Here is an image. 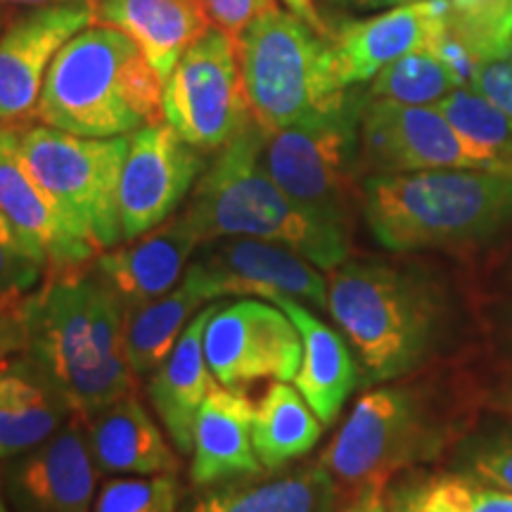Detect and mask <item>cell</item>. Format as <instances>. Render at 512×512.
I'll use <instances>...</instances> for the list:
<instances>
[{
    "label": "cell",
    "mask_w": 512,
    "mask_h": 512,
    "mask_svg": "<svg viewBox=\"0 0 512 512\" xmlns=\"http://www.w3.org/2000/svg\"><path fill=\"white\" fill-rule=\"evenodd\" d=\"M328 311L354 347L366 387L430 366L458 335L451 292L420 266L347 259L328 275Z\"/></svg>",
    "instance_id": "cell-1"
},
{
    "label": "cell",
    "mask_w": 512,
    "mask_h": 512,
    "mask_svg": "<svg viewBox=\"0 0 512 512\" xmlns=\"http://www.w3.org/2000/svg\"><path fill=\"white\" fill-rule=\"evenodd\" d=\"M22 320V354L60 389L76 418L136 392L126 316L93 271H53L22 302Z\"/></svg>",
    "instance_id": "cell-2"
},
{
    "label": "cell",
    "mask_w": 512,
    "mask_h": 512,
    "mask_svg": "<svg viewBox=\"0 0 512 512\" xmlns=\"http://www.w3.org/2000/svg\"><path fill=\"white\" fill-rule=\"evenodd\" d=\"M264 131L252 124L233 143L221 147L197 178L185 214L202 235L256 238L302 254L320 271H332L349 259V230L330 226L299 207L268 176Z\"/></svg>",
    "instance_id": "cell-3"
},
{
    "label": "cell",
    "mask_w": 512,
    "mask_h": 512,
    "mask_svg": "<svg viewBox=\"0 0 512 512\" xmlns=\"http://www.w3.org/2000/svg\"><path fill=\"white\" fill-rule=\"evenodd\" d=\"M164 81L124 31L93 24L50 64L36 119L83 138L131 136L164 121Z\"/></svg>",
    "instance_id": "cell-4"
},
{
    "label": "cell",
    "mask_w": 512,
    "mask_h": 512,
    "mask_svg": "<svg viewBox=\"0 0 512 512\" xmlns=\"http://www.w3.org/2000/svg\"><path fill=\"white\" fill-rule=\"evenodd\" d=\"M361 209L392 252L479 245L512 226V176L484 169L366 176Z\"/></svg>",
    "instance_id": "cell-5"
},
{
    "label": "cell",
    "mask_w": 512,
    "mask_h": 512,
    "mask_svg": "<svg viewBox=\"0 0 512 512\" xmlns=\"http://www.w3.org/2000/svg\"><path fill=\"white\" fill-rule=\"evenodd\" d=\"M453 403L422 384L368 389L320 456L337 486L361 491L387 484L396 472L430 463L456 437Z\"/></svg>",
    "instance_id": "cell-6"
},
{
    "label": "cell",
    "mask_w": 512,
    "mask_h": 512,
    "mask_svg": "<svg viewBox=\"0 0 512 512\" xmlns=\"http://www.w3.org/2000/svg\"><path fill=\"white\" fill-rule=\"evenodd\" d=\"M240 62L254 124L264 133L325 117L349 102L330 41L294 12L275 8L240 38Z\"/></svg>",
    "instance_id": "cell-7"
},
{
    "label": "cell",
    "mask_w": 512,
    "mask_h": 512,
    "mask_svg": "<svg viewBox=\"0 0 512 512\" xmlns=\"http://www.w3.org/2000/svg\"><path fill=\"white\" fill-rule=\"evenodd\" d=\"M366 98H349L325 117L264 133L268 176L299 207L330 226L351 230V209L361 202V112Z\"/></svg>",
    "instance_id": "cell-8"
},
{
    "label": "cell",
    "mask_w": 512,
    "mask_h": 512,
    "mask_svg": "<svg viewBox=\"0 0 512 512\" xmlns=\"http://www.w3.org/2000/svg\"><path fill=\"white\" fill-rule=\"evenodd\" d=\"M17 147L36 181L100 254L124 240L119 185L128 136L83 138L46 124H22Z\"/></svg>",
    "instance_id": "cell-9"
},
{
    "label": "cell",
    "mask_w": 512,
    "mask_h": 512,
    "mask_svg": "<svg viewBox=\"0 0 512 512\" xmlns=\"http://www.w3.org/2000/svg\"><path fill=\"white\" fill-rule=\"evenodd\" d=\"M164 121L200 152H219L254 124L240 43L211 27L185 53L162 91Z\"/></svg>",
    "instance_id": "cell-10"
},
{
    "label": "cell",
    "mask_w": 512,
    "mask_h": 512,
    "mask_svg": "<svg viewBox=\"0 0 512 512\" xmlns=\"http://www.w3.org/2000/svg\"><path fill=\"white\" fill-rule=\"evenodd\" d=\"M204 302L223 297H292L328 311V278L302 254L256 238L202 242L185 268Z\"/></svg>",
    "instance_id": "cell-11"
},
{
    "label": "cell",
    "mask_w": 512,
    "mask_h": 512,
    "mask_svg": "<svg viewBox=\"0 0 512 512\" xmlns=\"http://www.w3.org/2000/svg\"><path fill=\"white\" fill-rule=\"evenodd\" d=\"M204 356L221 387L290 382L302 363V335L278 304L240 299L221 304L209 318Z\"/></svg>",
    "instance_id": "cell-12"
},
{
    "label": "cell",
    "mask_w": 512,
    "mask_h": 512,
    "mask_svg": "<svg viewBox=\"0 0 512 512\" xmlns=\"http://www.w3.org/2000/svg\"><path fill=\"white\" fill-rule=\"evenodd\" d=\"M204 169V152L185 143L166 121L131 133L119 185L121 238L136 240L171 219Z\"/></svg>",
    "instance_id": "cell-13"
},
{
    "label": "cell",
    "mask_w": 512,
    "mask_h": 512,
    "mask_svg": "<svg viewBox=\"0 0 512 512\" xmlns=\"http://www.w3.org/2000/svg\"><path fill=\"white\" fill-rule=\"evenodd\" d=\"M361 169L366 176L430 169H482L477 152L460 138L439 107L363 102Z\"/></svg>",
    "instance_id": "cell-14"
},
{
    "label": "cell",
    "mask_w": 512,
    "mask_h": 512,
    "mask_svg": "<svg viewBox=\"0 0 512 512\" xmlns=\"http://www.w3.org/2000/svg\"><path fill=\"white\" fill-rule=\"evenodd\" d=\"M98 0L43 5L10 19L0 34V124L36 119L38 98L55 55L79 31L95 24Z\"/></svg>",
    "instance_id": "cell-15"
},
{
    "label": "cell",
    "mask_w": 512,
    "mask_h": 512,
    "mask_svg": "<svg viewBox=\"0 0 512 512\" xmlns=\"http://www.w3.org/2000/svg\"><path fill=\"white\" fill-rule=\"evenodd\" d=\"M100 470L86 425L69 420L41 446L5 460V496L15 512H93Z\"/></svg>",
    "instance_id": "cell-16"
},
{
    "label": "cell",
    "mask_w": 512,
    "mask_h": 512,
    "mask_svg": "<svg viewBox=\"0 0 512 512\" xmlns=\"http://www.w3.org/2000/svg\"><path fill=\"white\" fill-rule=\"evenodd\" d=\"M0 214L50 271L93 264L100 249L69 221L19 155L17 126L0 124Z\"/></svg>",
    "instance_id": "cell-17"
},
{
    "label": "cell",
    "mask_w": 512,
    "mask_h": 512,
    "mask_svg": "<svg viewBox=\"0 0 512 512\" xmlns=\"http://www.w3.org/2000/svg\"><path fill=\"white\" fill-rule=\"evenodd\" d=\"M202 242V235L183 211L150 233L128 240V245L98 254L91 271L128 316L174 290Z\"/></svg>",
    "instance_id": "cell-18"
},
{
    "label": "cell",
    "mask_w": 512,
    "mask_h": 512,
    "mask_svg": "<svg viewBox=\"0 0 512 512\" xmlns=\"http://www.w3.org/2000/svg\"><path fill=\"white\" fill-rule=\"evenodd\" d=\"M448 24L446 0H415L330 34L332 62L344 88L373 81L399 57L430 50Z\"/></svg>",
    "instance_id": "cell-19"
},
{
    "label": "cell",
    "mask_w": 512,
    "mask_h": 512,
    "mask_svg": "<svg viewBox=\"0 0 512 512\" xmlns=\"http://www.w3.org/2000/svg\"><path fill=\"white\" fill-rule=\"evenodd\" d=\"M256 406L238 389L216 387L202 403L192 434L190 479L209 489L235 479L261 477L252 441Z\"/></svg>",
    "instance_id": "cell-20"
},
{
    "label": "cell",
    "mask_w": 512,
    "mask_h": 512,
    "mask_svg": "<svg viewBox=\"0 0 512 512\" xmlns=\"http://www.w3.org/2000/svg\"><path fill=\"white\" fill-rule=\"evenodd\" d=\"M95 24H107L131 36L162 81L214 27L207 0H98Z\"/></svg>",
    "instance_id": "cell-21"
},
{
    "label": "cell",
    "mask_w": 512,
    "mask_h": 512,
    "mask_svg": "<svg viewBox=\"0 0 512 512\" xmlns=\"http://www.w3.org/2000/svg\"><path fill=\"white\" fill-rule=\"evenodd\" d=\"M216 309L219 304H209L192 316L188 328L178 337L174 351L152 373L147 384L152 406L174 441L178 456L192 453L197 413L207 396L219 387L204 356V330Z\"/></svg>",
    "instance_id": "cell-22"
},
{
    "label": "cell",
    "mask_w": 512,
    "mask_h": 512,
    "mask_svg": "<svg viewBox=\"0 0 512 512\" xmlns=\"http://www.w3.org/2000/svg\"><path fill=\"white\" fill-rule=\"evenodd\" d=\"M100 475H176L178 456L136 392L83 420Z\"/></svg>",
    "instance_id": "cell-23"
},
{
    "label": "cell",
    "mask_w": 512,
    "mask_h": 512,
    "mask_svg": "<svg viewBox=\"0 0 512 512\" xmlns=\"http://www.w3.org/2000/svg\"><path fill=\"white\" fill-rule=\"evenodd\" d=\"M302 335V363L294 384L325 427L337 420L344 403L361 382L358 361L351 354L347 337L313 316L302 302L292 297H275Z\"/></svg>",
    "instance_id": "cell-24"
},
{
    "label": "cell",
    "mask_w": 512,
    "mask_h": 512,
    "mask_svg": "<svg viewBox=\"0 0 512 512\" xmlns=\"http://www.w3.org/2000/svg\"><path fill=\"white\" fill-rule=\"evenodd\" d=\"M74 418L60 389L27 356L0 363V460L41 446Z\"/></svg>",
    "instance_id": "cell-25"
},
{
    "label": "cell",
    "mask_w": 512,
    "mask_h": 512,
    "mask_svg": "<svg viewBox=\"0 0 512 512\" xmlns=\"http://www.w3.org/2000/svg\"><path fill=\"white\" fill-rule=\"evenodd\" d=\"M339 486L323 465L275 479L209 486L183 512H337Z\"/></svg>",
    "instance_id": "cell-26"
},
{
    "label": "cell",
    "mask_w": 512,
    "mask_h": 512,
    "mask_svg": "<svg viewBox=\"0 0 512 512\" xmlns=\"http://www.w3.org/2000/svg\"><path fill=\"white\" fill-rule=\"evenodd\" d=\"M323 427L299 389L287 382H273L254 411L256 458L266 472L283 470L318 444Z\"/></svg>",
    "instance_id": "cell-27"
},
{
    "label": "cell",
    "mask_w": 512,
    "mask_h": 512,
    "mask_svg": "<svg viewBox=\"0 0 512 512\" xmlns=\"http://www.w3.org/2000/svg\"><path fill=\"white\" fill-rule=\"evenodd\" d=\"M204 299L188 278L155 302L126 316V349L133 373L152 375L176 347L188 328V318L200 311Z\"/></svg>",
    "instance_id": "cell-28"
},
{
    "label": "cell",
    "mask_w": 512,
    "mask_h": 512,
    "mask_svg": "<svg viewBox=\"0 0 512 512\" xmlns=\"http://www.w3.org/2000/svg\"><path fill=\"white\" fill-rule=\"evenodd\" d=\"M439 112L451 121L472 150L477 152L484 171L512 176V119L472 91L456 88L439 102Z\"/></svg>",
    "instance_id": "cell-29"
},
{
    "label": "cell",
    "mask_w": 512,
    "mask_h": 512,
    "mask_svg": "<svg viewBox=\"0 0 512 512\" xmlns=\"http://www.w3.org/2000/svg\"><path fill=\"white\" fill-rule=\"evenodd\" d=\"M458 88L453 74L432 50H415L380 69L370 83L368 100H387L399 105L437 107Z\"/></svg>",
    "instance_id": "cell-30"
},
{
    "label": "cell",
    "mask_w": 512,
    "mask_h": 512,
    "mask_svg": "<svg viewBox=\"0 0 512 512\" xmlns=\"http://www.w3.org/2000/svg\"><path fill=\"white\" fill-rule=\"evenodd\" d=\"M448 27L482 57L512 48V0H446Z\"/></svg>",
    "instance_id": "cell-31"
},
{
    "label": "cell",
    "mask_w": 512,
    "mask_h": 512,
    "mask_svg": "<svg viewBox=\"0 0 512 512\" xmlns=\"http://www.w3.org/2000/svg\"><path fill=\"white\" fill-rule=\"evenodd\" d=\"M181 484L176 475H131L102 484L93 512H178Z\"/></svg>",
    "instance_id": "cell-32"
},
{
    "label": "cell",
    "mask_w": 512,
    "mask_h": 512,
    "mask_svg": "<svg viewBox=\"0 0 512 512\" xmlns=\"http://www.w3.org/2000/svg\"><path fill=\"white\" fill-rule=\"evenodd\" d=\"M456 467L472 482L512 494V430L498 427L458 441Z\"/></svg>",
    "instance_id": "cell-33"
},
{
    "label": "cell",
    "mask_w": 512,
    "mask_h": 512,
    "mask_svg": "<svg viewBox=\"0 0 512 512\" xmlns=\"http://www.w3.org/2000/svg\"><path fill=\"white\" fill-rule=\"evenodd\" d=\"M48 264L0 214V304H22L43 280Z\"/></svg>",
    "instance_id": "cell-34"
},
{
    "label": "cell",
    "mask_w": 512,
    "mask_h": 512,
    "mask_svg": "<svg viewBox=\"0 0 512 512\" xmlns=\"http://www.w3.org/2000/svg\"><path fill=\"white\" fill-rule=\"evenodd\" d=\"M475 482L463 475L434 477L430 482L408 489L394 501L392 512H467Z\"/></svg>",
    "instance_id": "cell-35"
},
{
    "label": "cell",
    "mask_w": 512,
    "mask_h": 512,
    "mask_svg": "<svg viewBox=\"0 0 512 512\" xmlns=\"http://www.w3.org/2000/svg\"><path fill=\"white\" fill-rule=\"evenodd\" d=\"M472 91L512 119V48L501 55L484 57L472 81Z\"/></svg>",
    "instance_id": "cell-36"
},
{
    "label": "cell",
    "mask_w": 512,
    "mask_h": 512,
    "mask_svg": "<svg viewBox=\"0 0 512 512\" xmlns=\"http://www.w3.org/2000/svg\"><path fill=\"white\" fill-rule=\"evenodd\" d=\"M211 24L228 34L233 41L240 38L266 12L280 8L278 0H207Z\"/></svg>",
    "instance_id": "cell-37"
},
{
    "label": "cell",
    "mask_w": 512,
    "mask_h": 512,
    "mask_svg": "<svg viewBox=\"0 0 512 512\" xmlns=\"http://www.w3.org/2000/svg\"><path fill=\"white\" fill-rule=\"evenodd\" d=\"M24 349L22 304H0V363Z\"/></svg>",
    "instance_id": "cell-38"
},
{
    "label": "cell",
    "mask_w": 512,
    "mask_h": 512,
    "mask_svg": "<svg viewBox=\"0 0 512 512\" xmlns=\"http://www.w3.org/2000/svg\"><path fill=\"white\" fill-rule=\"evenodd\" d=\"M467 512H512V494L510 491H501L494 489V486H482L475 482L472 503Z\"/></svg>",
    "instance_id": "cell-39"
},
{
    "label": "cell",
    "mask_w": 512,
    "mask_h": 512,
    "mask_svg": "<svg viewBox=\"0 0 512 512\" xmlns=\"http://www.w3.org/2000/svg\"><path fill=\"white\" fill-rule=\"evenodd\" d=\"M491 325H494L496 347L512 358V302L496 306L494 313H491Z\"/></svg>",
    "instance_id": "cell-40"
},
{
    "label": "cell",
    "mask_w": 512,
    "mask_h": 512,
    "mask_svg": "<svg viewBox=\"0 0 512 512\" xmlns=\"http://www.w3.org/2000/svg\"><path fill=\"white\" fill-rule=\"evenodd\" d=\"M344 512H392L387 501H384V484H373L358 491Z\"/></svg>",
    "instance_id": "cell-41"
},
{
    "label": "cell",
    "mask_w": 512,
    "mask_h": 512,
    "mask_svg": "<svg viewBox=\"0 0 512 512\" xmlns=\"http://www.w3.org/2000/svg\"><path fill=\"white\" fill-rule=\"evenodd\" d=\"M283 3L287 10L294 12V15L302 19V22L309 24L313 31H318L320 36H325V38L330 36L328 27H325L323 19H320V15H318L316 5H313V0H283Z\"/></svg>",
    "instance_id": "cell-42"
},
{
    "label": "cell",
    "mask_w": 512,
    "mask_h": 512,
    "mask_svg": "<svg viewBox=\"0 0 512 512\" xmlns=\"http://www.w3.org/2000/svg\"><path fill=\"white\" fill-rule=\"evenodd\" d=\"M486 406H489L491 411L505 415V418H512V377L503 380L494 389V392L489 394V401H486Z\"/></svg>",
    "instance_id": "cell-43"
},
{
    "label": "cell",
    "mask_w": 512,
    "mask_h": 512,
    "mask_svg": "<svg viewBox=\"0 0 512 512\" xmlns=\"http://www.w3.org/2000/svg\"><path fill=\"white\" fill-rule=\"evenodd\" d=\"M342 3L354 10H389L406 3H415V0H342Z\"/></svg>",
    "instance_id": "cell-44"
},
{
    "label": "cell",
    "mask_w": 512,
    "mask_h": 512,
    "mask_svg": "<svg viewBox=\"0 0 512 512\" xmlns=\"http://www.w3.org/2000/svg\"><path fill=\"white\" fill-rule=\"evenodd\" d=\"M55 3H72V0H0V8H43V5H55Z\"/></svg>",
    "instance_id": "cell-45"
},
{
    "label": "cell",
    "mask_w": 512,
    "mask_h": 512,
    "mask_svg": "<svg viewBox=\"0 0 512 512\" xmlns=\"http://www.w3.org/2000/svg\"><path fill=\"white\" fill-rule=\"evenodd\" d=\"M8 496H5V489H3V479H0V512H10L8 510Z\"/></svg>",
    "instance_id": "cell-46"
},
{
    "label": "cell",
    "mask_w": 512,
    "mask_h": 512,
    "mask_svg": "<svg viewBox=\"0 0 512 512\" xmlns=\"http://www.w3.org/2000/svg\"><path fill=\"white\" fill-rule=\"evenodd\" d=\"M5 8H0V34H3V29H5Z\"/></svg>",
    "instance_id": "cell-47"
},
{
    "label": "cell",
    "mask_w": 512,
    "mask_h": 512,
    "mask_svg": "<svg viewBox=\"0 0 512 512\" xmlns=\"http://www.w3.org/2000/svg\"><path fill=\"white\" fill-rule=\"evenodd\" d=\"M508 275H510V280H512V261H510V266H508Z\"/></svg>",
    "instance_id": "cell-48"
}]
</instances>
